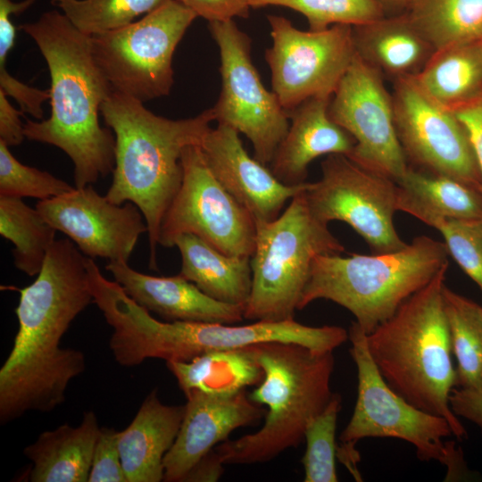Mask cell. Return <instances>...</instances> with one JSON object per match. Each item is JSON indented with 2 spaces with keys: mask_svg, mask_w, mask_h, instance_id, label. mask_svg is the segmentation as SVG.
I'll use <instances>...</instances> for the list:
<instances>
[{
  "mask_svg": "<svg viewBox=\"0 0 482 482\" xmlns=\"http://www.w3.org/2000/svg\"><path fill=\"white\" fill-rule=\"evenodd\" d=\"M207 165L224 188L251 214L254 223L276 219L286 204L309 187L286 185L245 151L239 133L218 123L201 145Z\"/></svg>",
  "mask_w": 482,
  "mask_h": 482,
  "instance_id": "ac0fdd59",
  "label": "cell"
},
{
  "mask_svg": "<svg viewBox=\"0 0 482 482\" xmlns=\"http://www.w3.org/2000/svg\"><path fill=\"white\" fill-rule=\"evenodd\" d=\"M120 431L102 427L95 446L89 482H128L119 450Z\"/></svg>",
  "mask_w": 482,
  "mask_h": 482,
  "instance_id": "8d00e7d4",
  "label": "cell"
},
{
  "mask_svg": "<svg viewBox=\"0 0 482 482\" xmlns=\"http://www.w3.org/2000/svg\"><path fill=\"white\" fill-rule=\"evenodd\" d=\"M353 40L355 53L393 80L416 76L436 51L405 12L353 26Z\"/></svg>",
  "mask_w": 482,
  "mask_h": 482,
  "instance_id": "603a6c76",
  "label": "cell"
},
{
  "mask_svg": "<svg viewBox=\"0 0 482 482\" xmlns=\"http://www.w3.org/2000/svg\"><path fill=\"white\" fill-rule=\"evenodd\" d=\"M330 99L311 97L287 112L291 125L270 162V170L282 183H304L309 164L320 156L352 154L355 140L331 119Z\"/></svg>",
  "mask_w": 482,
  "mask_h": 482,
  "instance_id": "44dd1931",
  "label": "cell"
},
{
  "mask_svg": "<svg viewBox=\"0 0 482 482\" xmlns=\"http://www.w3.org/2000/svg\"><path fill=\"white\" fill-rule=\"evenodd\" d=\"M181 257L179 274L210 297L245 305L252 288L251 257L227 254L193 234L174 242Z\"/></svg>",
  "mask_w": 482,
  "mask_h": 482,
  "instance_id": "d4e9b609",
  "label": "cell"
},
{
  "mask_svg": "<svg viewBox=\"0 0 482 482\" xmlns=\"http://www.w3.org/2000/svg\"><path fill=\"white\" fill-rule=\"evenodd\" d=\"M192 10L197 16L211 21L246 18L249 15L250 0H178Z\"/></svg>",
  "mask_w": 482,
  "mask_h": 482,
  "instance_id": "74e56055",
  "label": "cell"
},
{
  "mask_svg": "<svg viewBox=\"0 0 482 482\" xmlns=\"http://www.w3.org/2000/svg\"><path fill=\"white\" fill-rule=\"evenodd\" d=\"M87 259L71 239L55 240L36 279L19 289L18 331L0 369L1 424L30 411H53L85 370L84 353L61 347V340L94 303Z\"/></svg>",
  "mask_w": 482,
  "mask_h": 482,
  "instance_id": "6da1fadb",
  "label": "cell"
},
{
  "mask_svg": "<svg viewBox=\"0 0 482 482\" xmlns=\"http://www.w3.org/2000/svg\"><path fill=\"white\" fill-rule=\"evenodd\" d=\"M22 112L15 109L8 101L7 96L0 90V141L7 146H16L24 140V124L21 122Z\"/></svg>",
  "mask_w": 482,
  "mask_h": 482,
  "instance_id": "60d3db41",
  "label": "cell"
},
{
  "mask_svg": "<svg viewBox=\"0 0 482 482\" xmlns=\"http://www.w3.org/2000/svg\"><path fill=\"white\" fill-rule=\"evenodd\" d=\"M179 434L163 461L164 481L182 482L191 469L235 429L257 424L267 410L245 390L230 395L200 391L186 395Z\"/></svg>",
  "mask_w": 482,
  "mask_h": 482,
  "instance_id": "d6986e66",
  "label": "cell"
},
{
  "mask_svg": "<svg viewBox=\"0 0 482 482\" xmlns=\"http://www.w3.org/2000/svg\"><path fill=\"white\" fill-rule=\"evenodd\" d=\"M448 265L366 338L387 385L415 407L445 418L453 436L463 439L467 432L449 403L457 374L443 303Z\"/></svg>",
  "mask_w": 482,
  "mask_h": 482,
  "instance_id": "5b68a950",
  "label": "cell"
},
{
  "mask_svg": "<svg viewBox=\"0 0 482 482\" xmlns=\"http://www.w3.org/2000/svg\"><path fill=\"white\" fill-rule=\"evenodd\" d=\"M350 354L357 368L358 390L353 415L339 436L340 460L360 478L356 444L367 437H391L412 445L421 461H436L447 469L449 479L461 476L463 460L444 417L422 411L395 393L376 367L367 345L366 333L355 322L348 329Z\"/></svg>",
  "mask_w": 482,
  "mask_h": 482,
  "instance_id": "9c48e42d",
  "label": "cell"
},
{
  "mask_svg": "<svg viewBox=\"0 0 482 482\" xmlns=\"http://www.w3.org/2000/svg\"><path fill=\"white\" fill-rule=\"evenodd\" d=\"M453 111L468 133L482 173V94Z\"/></svg>",
  "mask_w": 482,
  "mask_h": 482,
  "instance_id": "f35d334b",
  "label": "cell"
},
{
  "mask_svg": "<svg viewBox=\"0 0 482 482\" xmlns=\"http://www.w3.org/2000/svg\"><path fill=\"white\" fill-rule=\"evenodd\" d=\"M306 189L295 195L276 219L255 222L252 288L244 309L245 319H294L314 259L345 252L328 224L311 211Z\"/></svg>",
  "mask_w": 482,
  "mask_h": 482,
  "instance_id": "ba28073f",
  "label": "cell"
},
{
  "mask_svg": "<svg viewBox=\"0 0 482 482\" xmlns=\"http://www.w3.org/2000/svg\"><path fill=\"white\" fill-rule=\"evenodd\" d=\"M426 224L441 233L448 253L482 290V219L434 217Z\"/></svg>",
  "mask_w": 482,
  "mask_h": 482,
  "instance_id": "d590c367",
  "label": "cell"
},
{
  "mask_svg": "<svg viewBox=\"0 0 482 482\" xmlns=\"http://www.w3.org/2000/svg\"><path fill=\"white\" fill-rule=\"evenodd\" d=\"M101 427L92 411L84 412L80 424H62L41 433L26 446L24 455L31 461L32 482L88 481L95 446Z\"/></svg>",
  "mask_w": 482,
  "mask_h": 482,
  "instance_id": "cb8c5ba5",
  "label": "cell"
},
{
  "mask_svg": "<svg viewBox=\"0 0 482 482\" xmlns=\"http://www.w3.org/2000/svg\"><path fill=\"white\" fill-rule=\"evenodd\" d=\"M448 255L445 243L427 236L389 253L318 255L298 310L315 300L332 301L368 334L449 264Z\"/></svg>",
  "mask_w": 482,
  "mask_h": 482,
  "instance_id": "52a82bcc",
  "label": "cell"
},
{
  "mask_svg": "<svg viewBox=\"0 0 482 482\" xmlns=\"http://www.w3.org/2000/svg\"><path fill=\"white\" fill-rule=\"evenodd\" d=\"M405 13L436 50L482 37V0H413Z\"/></svg>",
  "mask_w": 482,
  "mask_h": 482,
  "instance_id": "4dcf8cb0",
  "label": "cell"
},
{
  "mask_svg": "<svg viewBox=\"0 0 482 482\" xmlns=\"http://www.w3.org/2000/svg\"><path fill=\"white\" fill-rule=\"evenodd\" d=\"M56 229L21 198L0 195V234L14 245L15 267L29 277L41 270Z\"/></svg>",
  "mask_w": 482,
  "mask_h": 482,
  "instance_id": "f546056e",
  "label": "cell"
},
{
  "mask_svg": "<svg viewBox=\"0 0 482 482\" xmlns=\"http://www.w3.org/2000/svg\"><path fill=\"white\" fill-rule=\"evenodd\" d=\"M223 465L224 463L220 461L214 449H212L191 469L183 481H217L224 471Z\"/></svg>",
  "mask_w": 482,
  "mask_h": 482,
  "instance_id": "b9f144b4",
  "label": "cell"
},
{
  "mask_svg": "<svg viewBox=\"0 0 482 482\" xmlns=\"http://www.w3.org/2000/svg\"><path fill=\"white\" fill-rule=\"evenodd\" d=\"M272 46L265 52L272 91L287 112L314 96H332L355 54L353 26L303 31L269 15Z\"/></svg>",
  "mask_w": 482,
  "mask_h": 482,
  "instance_id": "5bb4252c",
  "label": "cell"
},
{
  "mask_svg": "<svg viewBox=\"0 0 482 482\" xmlns=\"http://www.w3.org/2000/svg\"><path fill=\"white\" fill-rule=\"evenodd\" d=\"M105 268L133 301L167 321L236 324L245 319L244 306L210 297L180 274L151 276L124 262H109Z\"/></svg>",
  "mask_w": 482,
  "mask_h": 482,
  "instance_id": "ffe728a7",
  "label": "cell"
},
{
  "mask_svg": "<svg viewBox=\"0 0 482 482\" xmlns=\"http://www.w3.org/2000/svg\"><path fill=\"white\" fill-rule=\"evenodd\" d=\"M184 405L162 403L154 389L131 423L120 431L119 450L128 482H160L163 461L179 434Z\"/></svg>",
  "mask_w": 482,
  "mask_h": 482,
  "instance_id": "7402d4cb",
  "label": "cell"
},
{
  "mask_svg": "<svg viewBox=\"0 0 482 482\" xmlns=\"http://www.w3.org/2000/svg\"><path fill=\"white\" fill-rule=\"evenodd\" d=\"M181 165L182 181L162 218L158 244L170 248L178 237L193 234L227 254L251 257L254 220L215 178L199 145L185 148Z\"/></svg>",
  "mask_w": 482,
  "mask_h": 482,
  "instance_id": "8fae6325",
  "label": "cell"
},
{
  "mask_svg": "<svg viewBox=\"0 0 482 482\" xmlns=\"http://www.w3.org/2000/svg\"><path fill=\"white\" fill-rule=\"evenodd\" d=\"M449 403L457 417H462L482 429V392L453 387L449 395Z\"/></svg>",
  "mask_w": 482,
  "mask_h": 482,
  "instance_id": "ab89813d",
  "label": "cell"
},
{
  "mask_svg": "<svg viewBox=\"0 0 482 482\" xmlns=\"http://www.w3.org/2000/svg\"><path fill=\"white\" fill-rule=\"evenodd\" d=\"M383 78L355 53L331 96L328 113L355 140L349 158L396 183L409 165L397 136L392 94Z\"/></svg>",
  "mask_w": 482,
  "mask_h": 482,
  "instance_id": "9a60e30c",
  "label": "cell"
},
{
  "mask_svg": "<svg viewBox=\"0 0 482 482\" xmlns=\"http://www.w3.org/2000/svg\"><path fill=\"white\" fill-rule=\"evenodd\" d=\"M21 29L36 42L51 78L50 117L27 120L25 137L62 150L73 163L74 187L92 185L113 171L115 137L99 122L112 90L93 57L91 36L55 10Z\"/></svg>",
  "mask_w": 482,
  "mask_h": 482,
  "instance_id": "7a4b0ae2",
  "label": "cell"
},
{
  "mask_svg": "<svg viewBox=\"0 0 482 482\" xmlns=\"http://www.w3.org/2000/svg\"><path fill=\"white\" fill-rule=\"evenodd\" d=\"M397 136L407 160L482 191V173L468 133L454 112L425 93L413 77L394 80Z\"/></svg>",
  "mask_w": 482,
  "mask_h": 482,
  "instance_id": "2e32d148",
  "label": "cell"
},
{
  "mask_svg": "<svg viewBox=\"0 0 482 482\" xmlns=\"http://www.w3.org/2000/svg\"><path fill=\"white\" fill-rule=\"evenodd\" d=\"M184 395L200 391L214 395H230L257 386L263 370L245 349L215 351L188 362H166Z\"/></svg>",
  "mask_w": 482,
  "mask_h": 482,
  "instance_id": "83f0119b",
  "label": "cell"
},
{
  "mask_svg": "<svg viewBox=\"0 0 482 482\" xmlns=\"http://www.w3.org/2000/svg\"><path fill=\"white\" fill-rule=\"evenodd\" d=\"M312 213L320 220L348 224L373 253L407 245L398 235L394 215L397 184L367 170L344 154H329L321 162V178L305 190Z\"/></svg>",
  "mask_w": 482,
  "mask_h": 482,
  "instance_id": "4fadbf2b",
  "label": "cell"
},
{
  "mask_svg": "<svg viewBox=\"0 0 482 482\" xmlns=\"http://www.w3.org/2000/svg\"><path fill=\"white\" fill-rule=\"evenodd\" d=\"M100 112L115 137V165L105 196L113 204L131 202L139 208L148 229L149 266L157 270L159 229L182 181L183 151L201 145L215 120L212 108L192 118L170 120L112 91Z\"/></svg>",
  "mask_w": 482,
  "mask_h": 482,
  "instance_id": "3957f363",
  "label": "cell"
},
{
  "mask_svg": "<svg viewBox=\"0 0 482 482\" xmlns=\"http://www.w3.org/2000/svg\"><path fill=\"white\" fill-rule=\"evenodd\" d=\"M37 210L86 256L128 262L141 235L148 229L139 208L131 202L116 204L92 185L41 200Z\"/></svg>",
  "mask_w": 482,
  "mask_h": 482,
  "instance_id": "e0dca14e",
  "label": "cell"
},
{
  "mask_svg": "<svg viewBox=\"0 0 482 482\" xmlns=\"http://www.w3.org/2000/svg\"><path fill=\"white\" fill-rule=\"evenodd\" d=\"M94 303L112 328L110 349L115 361L124 367H135L151 358L188 362L206 353L242 349L270 341L333 352L348 340V330L342 327H311L295 319L259 320L242 326L161 321L133 301L119 283L109 279L95 290Z\"/></svg>",
  "mask_w": 482,
  "mask_h": 482,
  "instance_id": "277c9868",
  "label": "cell"
},
{
  "mask_svg": "<svg viewBox=\"0 0 482 482\" xmlns=\"http://www.w3.org/2000/svg\"><path fill=\"white\" fill-rule=\"evenodd\" d=\"M284 6L304 15L311 30H323L335 24L358 26L385 16L375 0H250L252 8Z\"/></svg>",
  "mask_w": 482,
  "mask_h": 482,
  "instance_id": "836d02e7",
  "label": "cell"
},
{
  "mask_svg": "<svg viewBox=\"0 0 482 482\" xmlns=\"http://www.w3.org/2000/svg\"><path fill=\"white\" fill-rule=\"evenodd\" d=\"M341 403V395L333 393L325 408L306 427V449L302 459L304 482L338 480L336 470V429Z\"/></svg>",
  "mask_w": 482,
  "mask_h": 482,
  "instance_id": "d6a6232c",
  "label": "cell"
},
{
  "mask_svg": "<svg viewBox=\"0 0 482 482\" xmlns=\"http://www.w3.org/2000/svg\"><path fill=\"white\" fill-rule=\"evenodd\" d=\"M397 184V210L425 224L434 217L482 219V191L409 166Z\"/></svg>",
  "mask_w": 482,
  "mask_h": 482,
  "instance_id": "484cf974",
  "label": "cell"
},
{
  "mask_svg": "<svg viewBox=\"0 0 482 482\" xmlns=\"http://www.w3.org/2000/svg\"><path fill=\"white\" fill-rule=\"evenodd\" d=\"M36 0H24L15 3L12 0H0V11L8 13L9 15L17 14L25 11Z\"/></svg>",
  "mask_w": 482,
  "mask_h": 482,
  "instance_id": "ee69618b",
  "label": "cell"
},
{
  "mask_svg": "<svg viewBox=\"0 0 482 482\" xmlns=\"http://www.w3.org/2000/svg\"><path fill=\"white\" fill-rule=\"evenodd\" d=\"M245 349L263 370V378L249 395L267 406L262 428L213 449L225 464L270 461L304 439L310 420L328 404L333 393V352L316 351L287 342H262Z\"/></svg>",
  "mask_w": 482,
  "mask_h": 482,
  "instance_id": "8992f818",
  "label": "cell"
},
{
  "mask_svg": "<svg viewBox=\"0 0 482 482\" xmlns=\"http://www.w3.org/2000/svg\"><path fill=\"white\" fill-rule=\"evenodd\" d=\"M196 17L170 0L137 21L92 35L93 57L112 90L143 103L168 96L174 52Z\"/></svg>",
  "mask_w": 482,
  "mask_h": 482,
  "instance_id": "30bf717a",
  "label": "cell"
},
{
  "mask_svg": "<svg viewBox=\"0 0 482 482\" xmlns=\"http://www.w3.org/2000/svg\"><path fill=\"white\" fill-rule=\"evenodd\" d=\"M444 310L457 361V387L482 392V306L445 286Z\"/></svg>",
  "mask_w": 482,
  "mask_h": 482,
  "instance_id": "f1b7e54d",
  "label": "cell"
},
{
  "mask_svg": "<svg viewBox=\"0 0 482 482\" xmlns=\"http://www.w3.org/2000/svg\"><path fill=\"white\" fill-rule=\"evenodd\" d=\"M220 50L221 91L212 107L215 120L244 134L253 157L266 165L288 130V114L263 86L251 59V39L233 20L209 22Z\"/></svg>",
  "mask_w": 482,
  "mask_h": 482,
  "instance_id": "7c38bea8",
  "label": "cell"
},
{
  "mask_svg": "<svg viewBox=\"0 0 482 482\" xmlns=\"http://www.w3.org/2000/svg\"><path fill=\"white\" fill-rule=\"evenodd\" d=\"M384 11L386 10H406L413 0H375Z\"/></svg>",
  "mask_w": 482,
  "mask_h": 482,
  "instance_id": "f6af8a7d",
  "label": "cell"
},
{
  "mask_svg": "<svg viewBox=\"0 0 482 482\" xmlns=\"http://www.w3.org/2000/svg\"><path fill=\"white\" fill-rule=\"evenodd\" d=\"M170 0H52L81 32L92 36L122 28Z\"/></svg>",
  "mask_w": 482,
  "mask_h": 482,
  "instance_id": "1f68e13d",
  "label": "cell"
},
{
  "mask_svg": "<svg viewBox=\"0 0 482 482\" xmlns=\"http://www.w3.org/2000/svg\"><path fill=\"white\" fill-rule=\"evenodd\" d=\"M74 187L51 173L22 164L0 141V195L41 200L59 196Z\"/></svg>",
  "mask_w": 482,
  "mask_h": 482,
  "instance_id": "e575fe53",
  "label": "cell"
},
{
  "mask_svg": "<svg viewBox=\"0 0 482 482\" xmlns=\"http://www.w3.org/2000/svg\"><path fill=\"white\" fill-rule=\"evenodd\" d=\"M16 37V29L11 15L0 12V66L6 65L7 56L12 50Z\"/></svg>",
  "mask_w": 482,
  "mask_h": 482,
  "instance_id": "7bdbcfd3",
  "label": "cell"
},
{
  "mask_svg": "<svg viewBox=\"0 0 482 482\" xmlns=\"http://www.w3.org/2000/svg\"><path fill=\"white\" fill-rule=\"evenodd\" d=\"M441 105L454 110L482 94V37L436 49L413 77Z\"/></svg>",
  "mask_w": 482,
  "mask_h": 482,
  "instance_id": "4316f807",
  "label": "cell"
}]
</instances>
